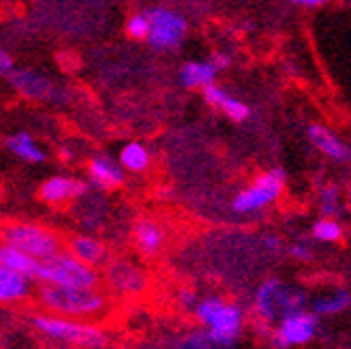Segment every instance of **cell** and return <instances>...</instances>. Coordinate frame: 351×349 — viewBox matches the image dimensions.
I'll return each instance as SVG.
<instances>
[{
  "label": "cell",
  "instance_id": "obj_1",
  "mask_svg": "<svg viewBox=\"0 0 351 349\" xmlns=\"http://www.w3.org/2000/svg\"><path fill=\"white\" fill-rule=\"evenodd\" d=\"M37 304L43 313L66 320H101L112 309L110 298L101 289H75L58 285H37Z\"/></svg>",
  "mask_w": 351,
  "mask_h": 349
},
{
  "label": "cell",
  "instance_id": "obj_2",
  "mask_svg": "<svg viewBox=\"0 0 351 349\" xmlns=\"http://www.w3.org/2000/svg\"><path fill=\"white\" fill-rule=\"evenodd\" d=\"M195 320L208 337L221 349H234L244 333L247 313L238 302L225 300L221 296H206L195 309Z\"/></svg>",
  "mask_w": 351,
  "mask_h": 349
},
{
  "label": "cell",
  "instance_id": "obj_3",
  "mask_svg": "<svg viewBox=\"0 0 351 349\" xmlns=\"http://www.w3.org/2000/svg\"><path fill=\"white\" fill-rule=\"evenodd\" d=\"M308 300L311 296L302 287L289 285L280 278H268L253 293V315L272 333V328L291 313L308 309Z\"/></svg>",
  "mask_w": 351,
  "mask_h": 349
},
{
  "label": "cell",
  "instance_id": "obj_4",
  "mask_svg": "<svg viewBox=\"0 0 351 349\" xmlns=\"http://www.w3.org/2000/svg\"><path fill=\"white\" fill-rule=\"evenodd\" d=\"M30 324L45 339L64 345H73L82 349H103L110 343L108 333L90 322L66 320L58 315H49V313H34V315H30Z\"/></svg>",
  "mask_w": 351,
  "mask_h": 349
},
{
  "label": "cell",
  "instance_id": "obj_5",
  "mask_svg": "<svg viewBox=\"0 0 351 349\" xmlns=\"http://www.w3.org/2000/svg\"><path fill=\"white\" fill-rule=\"evenodd\" d=\"M285 193V171L272 167L261 171L247 186L232 197V213L238 217H251L272 208Z\"/></svg>",
  "mask_w": 351,
  "mask_h": 349
},
{
  "label": "cell",
  "instance_id": "obj_6",
  "mask_svg": "<svg viewBox=\"0 0 351 349\" xmlns=\"http://www.w3.org/2000/svg\"><path fill=\"white\" fill-rule=\"evenodd\" d=\"M3 242L32 255L39 261H47L64 251L62 238L47 225L32 221H11L3 225Z\"/></svg>",
  "mask_w": 351,
  "mask_h": 349
},
{
  "label": "cell",
  "instance_id": "obj_7",
  "mask_svg": "<svg viewBox=\"0 0 351 349\" xmlns=\"http://www.w3.org/2000/svg\"><path fill=\"white\" fill-rule=\"evenodd\" d=\"M103 276L99 268H93L80 261L66 249L60 251L47 261H41L39 285H58V287H75V289H99Z\"/></svg>",
  "mask_w": 351,
  "mask_h": 349
},
{
  "label": "cell",
  "instance_id": "obj_8",
  "mask_svg": "<svg viewBox=\"0 0 351 349\" xmlns=\"http://www.w3.org/2000/svg\"><path fill=\"white\" fill-rule=\"evenodd\" d=\"M148 20H150V34L146 43L159 51H173L178 49L189 32V22L186 17L171 7L156 5L146 9Z\"/></svg>",
  "mask_w": 351,
  "mask_h": 349
},
{
  "label": "cell",
  "instance_id": "obj_9",
  "mask_svg": "<svg viewBox=\"0 0 351 349\" xmlns=\"http://www.w3.org/2000/svg\"><path fill=\"white\" fill-rule=\"evenodd\" d=\"M319 335V317L311 309L295 311L280 324H276L270 333V343L274 349H291L308 345Z\"/></svg>",
  "mask_w": 351,
  "mask_h": 349
},
{
  "label": "cell",
  "instance_id": "obj_10",
  "mask_svg": "<svg viewBox=\"0 0 351 349\" xmlns=\"http://www.w3.org/2000/svg\"><path fill=\"white\" fill-rule=\"evenodd\" d=\"M105 283L118 296H135L146 289V272L133 261L112 259L105 266Z\"/></svg>",
  "mask_w": 351,
  "mask_h": 349
},
{
  "label": "cell",
  "instance_id": "obj_11",
  "mask_svg": "<svg viewBox=\"0 0 351 349\" xmlns=\"http://www.w3.org/2000/svg\"><path fill=\"white\" fill-rule=\"evenodd\" d=\"M88 182L73 178V176H64V173H58V176H49L41 186H39V200L47 206H64L71 204L80 197H84L88 193Z\"/></svg>",
  "mask_w": 351,
  "mask_h": 349
},
{
  "label": "cell",
  "instance_id": "obj_12",
  "mask_svg": "<svg viewBox=\"0 0 351 349\" xmlns=\"http://www.w3.org/2000/svg\"><path fill=\"white\" fill-rule=\"evenodd\" d=\"M88 184L99 191H114L125 184L127 169L120 165L118 159H112L110 154H95L86 165Z\"/></svg>",
  "mask_w": 351,
  "mask_h": 349
},
{
  "label": "cell",
  "instance_id": "obj_13",
  "mask_svg": "<svg viewBox=\"0 0 351 349\" xmlns=\"http://www.w3.org/2000/svg\"><path fill=\"white\" fill-rule=\"evenodd\" d=\"M306 135L311 139V144L317 148L326 156V159L335 161L339 165L351 163V146L345 142L339 133L332 131L330 127L315 122V125H308Z\"/></svg>",
  "mask_w": 351,
  "mask_h": 349
},
{
  "label": "cell",
  "instance_id": "obj_14",
  "mask_svg": "<svg viewBox=\"0 0 351 349\" xmlns=\"http://www.w3.org/2000/svg\"><path fill=\"white\" fill-rule=\"evenodd\" d=\"M133 242L137 251L144 257L148 259L159 257L165 247V230L161 228L159 221H154L150 217H142L133 225Z\"/></svg>",
  "mask_w": 351,
  "mask_h": 349
},
{
  "label": "cell",
  "instance_id": "obj_15",
  "mask_svg": "<svg viewBox=\"0 0 351 349\" xmlns=\"http://www.w3.org/2000/svg\"><path fill=\"white\" fill-rule=\"evenodd\" d=\"M34 281L22 272L0 266V302L3 304H24L32 296H37Z\"/></svg>",
  "mask_w": 351,
  "mask_h": 349
},
{
  "label": "cell",
  "instance_id": "obj_16",
  "mask_svg": "<svg viewBox=\"0 0 351 349\" xmlns=\"http://www.w3.org/2000/svg\"><path fill=\"white\" fill-rule=\"evenodd\" d=\"M9 84L17 95H22L30 101H45L54 95V84H51V80L41 73L28 71V69H15L9 77Z\"/></svg>",
  "mask_w": 351,
  "mask_h": 349
},
{
  "label": "cell",
  "instance_id": "obj_17",
  "mask_svg": "<svg viewBox=\"0 0 351 349\" xmlns=\"http://www.w3.org/2000/svg\"><path fill=\"white\" fill-rule=\"evenodd\" d=\"M204 101L208 103L210 108L219 110L223 116H227L234 122H247L251 118V114H253L247 103H244L242 99H238V97H234L232 93H227L219 84L208 86V88L204 91Z\"/></svg>",
  "mask_w": 351,
  "mask_h": 349
},
{
  "label": "cell",
  "instance_id": "obj_18",
  "mask_svg": "<svg viewBox=\"0 0 351 349\" xmlns=\"http://www.w3.org/2000/svg\"><path fill=\"white\" fill-rule=\"evenodd\" d=\"M66 251L75 255L84 264L93 266V268H105L112 261L110 249L105 244L95 238V236H86V234H77L73 238H69L66 242Z\"/></svg>",
  "mask_w": 351,
  "mask_h": 349
},
{
  "label": "cell",
  "instance_id": "obj_19",
  "mask_svg": "<svg viewBox=\"0 0 351 349\" xmlns=\"http://www.w3.org/2000/svg\"><path fill=\"white\" fill-rule=\"evenodd\" d=\"M221 71L213 64V60H189L182 64L180 69V84L184 86L186 91H206L208 86L217 84V75Z\"/></svg>",
  "mask_w": 351,
  "mask_h": 349
},
{
  "label": "cell",
  "instance_id": "obj_20",
  "mask_svg": "<svg viewBox=\"0 0 351 349\" xmlns=\"http://www.w3.org/2000/svg\"><path fill=\"white\" fill-rule=\"evenodd\" d=\"M349 306H351V291L343 289V287L330 289L326 293H315V296H311V300H308V309L319 320L341 315V313H345Z\"/></svg>",
  "mask_w": 351,
  "mask_h": 349
},
{
  "label": "cell",
  "instance_id": "obj_21",
  "mask_svg": "<svg viewBox=\"0 0 351 349\" xmlns=\"http://www.w3.org/2000/svg\"><path fill=\"white\" fill-rule=\"evenodd\" d=\"M5 148L15 159L30 163V165H39L47 159L45 150L34 142V137L28 131H15L9 137H5Z\"/></svg>",
  "mask_w": 351,
  "mask_h": 349
},
{
  "label": "cell",
  "instance_id": "obj_22",
  "mask_svg": "<svg viewBox=\"0 0 351 349\" xmlns=\"http://www.w3.org/2000/svg\"><path fill=\"white\" fill-rule=\"evenodd\" d=\"M0 266L11 268L15 272H22L24 276H28L30 281H34L39 285V272H41V261L34 259L32 255L11 247V244H0Z\"/></svg>",
  "mask_w": 351,
  "mask_h": 349
},
{
  "label": "cell",
  "instance_id": "obj_23",
  "mask_svg": "<svg viewBox=\"0 0 351 349\" xmlns=\"http://www.w3.org/2000/svg\"><path fill=\"white\" fill-rule=\"evenodd\" d=\"M120 165L125 167L131 173H144L150 169L152 163V154L148 150V146H144L142 142H127L125 146L120 148L118 154Z\"/></svg>",
  "mask_w": 351,
  "mask_h": 349
},
{
  "label": "cell",
  "instance_id": "obj_24",
  "mask_svg": "<svg viewBox=\"0 0 351 349\" xmlns=\"http://www.w3.org/2000/svg\"><path fill=\"white\" fill-rule=\"evenodd\" d=\"M317 208L322 217L328 219H339L343 213V200H341V189L335 182H326L317 191Z\"/></svg>",
  "mask_w": 351,
  "mask_h": 349
},
{
  "label": "cell",
  "instance_id": "obj_25",
  "mask_svg": "<svg viewBox=\"0 0 351 349\" xmlns=\"http://www.w3.org/2000/svg\"><path fill=\"white\" fill-rule=\"evenodd\" d=\"M311 236L317 242L335 244V242H339L345 236V228H343V223L339 219L322 217V219H317L311 225Z\"/></svg>",
  "mask_w": 351,
  "mask_h": 349
},
{
  "label": "cell",
  "instance_id": "obj_26",
  "mask_svg": "<svg viewBox=\"0 0 351 349\" xmlns=\"http://www.w3.org/2000/svg\"><path fill=\"white\" fill-rule=\"evenodd\" d=\"M165 349H221V347L213 343V339L208 337L204 328H199V330H191V333L182 337H176Z\"/></svg>",
  "mask_w": 351,
  "mask_h": 349
},
{
  "label": "cell",
  "instance_id": "obj_27",
  "mask_svg": "<svg viewBox=\"0 0 351 349\" xmlns=\"http://www.w3.org/2000/svg\"><path fill=\"white\" fill-rule=\"evenodd\" d=\"M125 30L131 39L135 41H146L148 34H150V20H148V13L146 11H139L129 15V20L125 24Z\"/></svg>",
  "mask_w": 351,
  "mask_h": 349
},
{
  "label": "cell",
  "instance_id": "obj_28",
  "mask_svg": "<svg viewBox=\"0 0 351 349\" xmlns=\"http://www.w3.org/2000/svg\"><path fill=\"white\" fill-rule=\"evenodd\" d=\"M287 253L295 259V261H302V264H308V261L315 259V251L311 247L308 240H295L287 247Z\"/></svg>",
  "mask_w": 351,
  "mask_h": 349
},
{
  "label": "cell",
  "instance_id": "obj_29",
  "mask_svg": "<svg viewBox=\"0 0 351 349\" xmlns=\"http://www.w3.org/2000/svg\"><path fill=\"white\" fill-rule=\"evenodd\" d=\"M199 300H202L199 296L193 289H189V287H184V289H180L178 293H176V304H178L184 313H195Z\"/></svg>",
  "mask_w": 351,
  "mask_h": 349
},
{
  "label": "cell",
  "instance_id": "obj_30",
  "mask_svg": "<svg viewBox=\"0 0 351 349\" xmlns=\"http://www.w3.org/2000/svg\"><path fill=\"white\" fill-rule=\"evenodd\" d=\"M261 244H263V249H266L268 253H280V251H283V240H280V236H276V234H263Z\"/></svg>",
  "mask_w": 351,
  "mask_h": 349
},
{
  "label": "cell",
  "instance_id": "obj_31",
  "mask_svg": "<svg viewBox=\"0 0 351 349\" xmlns=\"http://www.w3.org/2000/svg\"><path fill=\"white\" fill-rule=\"evenodd\" d=\"M210 60H213V64L219 69V71H225V69H230V64H232V56L225 54V51H215V54L210 56Z\"/></svg>",
  "mask_w": 351,
  "mask_h": 349
},
{
  "label": "cell",
  "instance_id": "obj_32",
  "mask_svg": "<svg viewBox=\"0 0 351 349\" xmlns=\"http://www.w3.org/2000/svg\"><path fill=\"white\" fill-rule=\"evenodd\" d=\"M15 71V64H13V58L7 54V51L3 49L0 51V73H3L5 77H11V73Z\"/></svg>",
  "mask_w": 351,
  "mask_h": 349
},
{
  "label": "cell",
  "instance_id": "obj_33",
  "mask_svg": "<svg viewBox=\"0 0 351 349\" xmlns=\"http://www.w3.org/2000/svg\"><path fill=\"white\" fill-rule=\"evenodd\" d=\"M287 3L295 5V7H304V9H317V7H324L330 0H287Z\"/></svg>",
  "mask_w": 351,
  "mask_h": 349
}]
</instances>
